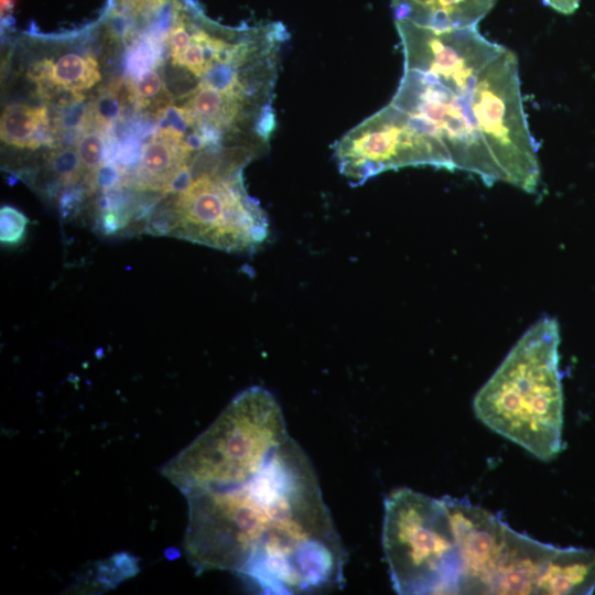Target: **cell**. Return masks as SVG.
<instances>
[{"label": "cell", "mask_w": 595, "mask_h": 595, "mask_svg": "<svg viewBox=\"0 0 595 595\" xmlns=\"http://www.w3.org/2000/svg\"><path fill=\"white\" fill-rule=\"evenodd\" d=\"M457 539L463 572L459 594H495L508 549V527L466 500L443 498Z\"/></svg>", "instance_id": "30bf717a"}, {"label": "cell", "mask_w": 595, "mask_h": 595, "mask_svg": "<svg viewBox=\"0 0 595 595\" xmlns=\"http://www.w3.org/2000/svg\"><path fill=\"white\" fill-rule=\"evenodd\" d=\"M558 322L543 316L513 345L474 398L477 419L541 461L562 450Z\"/></svg>", "instance_id": "7a4b0ae2"}, {"label": "cell", "mask_w": 595, "mask_h": 595, "mask_svg": "<svg viewBox=\"0 0 595 595\" xmlns=\"http://www.w3.org/2000/svg\"><path fill=\"white\" fill-rule=\"evenodd\" d=\"M76 151L85 172L86 192L91 193L95 191V175L106 162L107 142L105 132L94 127L85 129L76 142Z\"/></svg>", "instance_id": "d6986e66"}, {"label": "cell", "mask_w": 595, "mask_h": 595, "mask_svg": "<svg viewBox=\"0 0 595 595\" xmlns=\"http://www.w3.org/2000/svg\"><path fill=\"white\" fill-rule=\"evenodd\" d=\"M13 4V0H1V12L3 13L10 9Z\"/></svg>", "instance_id": "cb8c5ba5"}, {"label": "cell", "mask_w": 595, "mask_h": 595, "mask_svg": "<svg viewBox=\"0 0 595 595\" xmlns=\"http://www.w3.org/2000/svg\"><path fill=\"white\" fill-rule=\"evenodd\" d=\"M183 140L156 130L142 145L141 156L130 182L139 191H160L162 194L176 173L193 160Z\"/></svg>", "instance_id": "4fadbf2b"}, {"label": "cell", "mask_w": 595, "mask_h": 595, "mask_svg": "<svg viewBox=\"0 0 595 595\" xmlns=\"http://www.w3.org/2000/svg\"><path fill=\"white\" fill-rule=\"evenodd\" d=\"M334 158L356 185L404 166L454 170L445 147L390 102L344 134L334 145Z\"/></svg>", "instance_id": "52a82bcc"}, {"label": "cell", "mask_w": 595, "mask_h": 595, "mask_svg": "<svg viewBox=\"0 0 595 595\" xmlns=\"http://www.w3.org/2000/svg\"><path fill=\"white\" fill-rule=\"evenodd\" d=\"M555 547L539 542L510 528L508 549L496 594H538Z\"/></svg>", "instance_id": "8fae6325"}, {"label": "cell", "mask_w": 595, "mask_h": 595, "mask_svg": "<svg viewBox=\"0 0 595 595\" xmlns=\"http://www.w3.org/2000/svg\"><path fill=\"white\" fill-rule=\"evenodd\" d=\"M594 589L595 550L555 547L538 594H592Z\"/></svg>", "instance_id": "5bb4252c"}, {"label": "cell", "mask_w": 595, "mask_h": 595, "mask_svg": "<svg viewBox=\"0 0 595 595\" xmlns=\"http://www.w3.org/2000/svg\"><path fill=\"white\" fill-rule=\"evenodd\" d=\"M497 0H392L394 20L433 30L477 26Z\"/></svg>", "instance_id": "7c38bea8"}, {"label": "cell", "mask_w": 595, "mask_h": 595, "mask_svg": "<svg viewBox=\"0 0 595 595\" xmlns=\"http://www.w3.org/2000/svg\"><path fill=\"white\" fill-rule=\"evenodd\" d=\"M155 118L158 130L170 132L182 140L191 132L198 131L195 116L184 106L169 105Z\"/></svg>", "instance_id": "44dd1931"}, {"label": "cell", "mask_w": 595, "mask_h": 595, "mask_svg": "<svg viewBox=\"0 0 595 595\" xmlns=\"http://www.w3.org/2000/svg\"><path fill=\"white\" fill-rule=\"evenodd\" d=\"M552 9L563 14L573 13L580 4V0H543Z\"/></svg>", "instance_id": "603a6c76"}, {"label": "cell", "mask_w": 595, "mask_h": 595, "mask_svg": "<svg viewBox=\"0 0 595 595\" xmlns=\"http://www.w3.org/2000/svg\"><path fill=\"white\" fill-rule=\"evenodd\" d=\"M132 90L138 111H155L156 115L172 101L159 67L148 69L132 79Z\"/></svg>", "instance_id": "e0dca14e"}, {"label": "cell", "mask_w": 595, "mask_h": 595, "mask_svg": "<svg viewBox=\"0 0 595 595\" xmlns=\"http://www.w3.org/2000/svg\"><path fill=\"white\" fill-rule=\"evenodd\" d=\"M48 166L66 186L75 185L85 172L78 153L71 147L61 145L54 149L48 156Z\"/></svg>", "instance_id": "ffe728a7"}, {"label": "cell", "mask_w": 595, "mask_h": 595, "mask_svg": "<svg viewBox=\"0 0 595 595\" xmlns=\"http://www.w3.org/2000/svg\"><path fill=\"white\" fill-rule=\"evenodd\" d=\"M165 40L166 36L151 31L137 37L128 50L126 58L128 75L137 78L148 69L159 67L163 58Z\"/></svg>", "instance_id": "ac0fdd59"}, {"label": "cell", "mask_w": 595, "mask_h": 595, "mask_svg": "<svg viewBox=\"0 0 595 595\" xmlns=\"http://www.w3.org/2000/svg\"><path fill=\"white\" fill-rule=\"evenodd\" d=\"M289 437L273 394L262 387H250L166 462L161 473L185 496L239 487L255 478Z\"/></svg>", "instance_id": "3957f363"}, {"label": "cell", "mask_w": 595, "mask_h": 595, "mask_svg": "<svg viewBox=\"0 0 595 595\" xmlns=\"http://www.w3.org/2000/svg\"><path fill=\"white\" fill-rule=\"evenodd\" d=\"M28 218L11 206H3L0 210V236L4 245H18L22 241L25 232Z\"/></svg>", "instance_id": "7402d4cb"}, {"label": "cell", "mask_w": 595, "mask_h": 595, "mask_svg": "<svg viewBox=\"0 0 595 595\" xmlns=\"http://www.w3.org/2000/svg\"><path fill=\"white\" fill-rule=\"evenodd\" d=\"M404 71L434 80L459 97L468 96L479 74L505 46L490 42L477 26L433 30L394 20Z\"/></svg>", "instance_id": "9c48e42d"}, {"label": "cell", "mask_w": 595, "mask_h": 595, "mask_svg": "<svg viewBox=\"0 0 595 595\" xmlns=\"http://www.w3.org/2000/svg\"><path fill=\"white\" fill-rule=\"evenodd\" d=\"M238 151L206 155L192 164L193 178L151 221L152 232L171 235L229 252H251L270 236L268 217L248 195Z\"/></svg>", "instance_id": "277c9868"}, {"label": "cell", "mask_w": 595, "mask_h": 595, "mask_svg": "<svg viewBox=\"0 0 595 595\" xmlns=\"http://www.w3.org/2000/svg\"><path fill=\"white\" fill-rule=\"evenodd\" d=\"M205 530L224 567L266 593L344 582L346 552L315 470L291 437L249 483L207 493Z\"/></svg>", "instance_id": "6da1fadb"}, {"label": "cell", "mask_w": 595, "mask_h": 595, "mask_svg": "<svg viewBox=\"0 0 595 595\" xmlns=\"http://www.w3.org/2000/svg\"><path fill=\"white\" fill-rule=\"evenodd\" d=\"M466 99L500 182L533 193L540 165L522 105L516 55L505 47L479 74Z\"/></svg>", "instance_id": "8992f818"}, {"label": "cell", "mask_w": 595, "mask_h": 595, "mask_svg": "<svg viewBox=\"0 0 595 595\" xmlns=\"http://www.w3.org/2000/svg\"><path fill=\"white\" fill-rule=\"evenodd\" d=\"M0 134L6 144L21 149L55 148L57 144L46 107L7 106L1 115Z\"/></svg>", "instance_id": "9a60e30c"}, {"label": "cell", "mask_w": 595, "mask_h": 595, "mask_svg": "<svg viewBox=\"0 0 595 595\" xmlns=\"http://www.w3.org/2000/svg\"><path fill=\"white\" fill-rule=\"evenodd\" d=\"M100 78L99 65L95 57L66 53L55 63L51 60L46 80L36 87L39 95L45 99L58 88L82 93L91 88Z\"/></svg>", "instance_id": "2e32d148"}, {"label": "cell", "mask_w": 595, "mask_h": 595, "mask_svg": "<svg viewBox=\"0 0 595 595\" xmlns=\"http://www.w3.org/2000/svg\"><path fill=\"white\" fill-rule=\"evenodd\" d=\"M382 548L394 591L459 594L462 559L442 499L403 487L385 500Z\"/></svg>", "instance_id": "5b68a950"}, {"label": "cell", "mask_w": 595, "mask_h": 595, "mask_svg": "<svg viewBox=\"0 0 595 595\" xmlns=\"http://www.w3.org/2000/svg\"><path fill=\"white\" fill-rule=\"evenodd\" d=\"M390 104L445 147L454 170L476 174L488 185L500 181L495 162L474 126L466 97L415 72L403 71Z\"/></svg>", "instance_id": "ba28073f"}]
</instances>
